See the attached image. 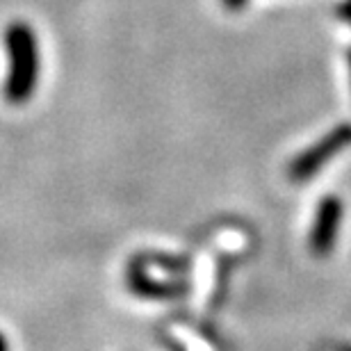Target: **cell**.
Listing matches in <instances>:
<instances>
[{
	"label": "cell",
	"instance_id": "obj_3",
	"mask_svg": "<svg viewBox=\"0 0 351 351\" xmlns=\"http://www.w3.org/2000/svg\"><path fill=\"white\" fill-rule=\"evenodd\" d=\"M342 217H345V208L338 196H324L315 213L311 233H308V247L311 254L317 258L328 256L338 244V235L342 228Z\"/></svg>",
	"mask_w": 351,
	"mask_h": 351
},
{
	"label": "cell",
	"instance_id": "obj_1",
	"mask_svg": "<svg viewBox=\"0 0 351 351\" xmlns=\"http://www.w3.org/2000/svg\"><path fill=\"white\" fill-rule=\"evenodd\" d=\"M5 46L10 53V71L5 82V98L14 105L27 103L39 80L37 39L30 25L14 23L5 32Z\"/></svg>",
	"mask_w": 351,
	"mask_h": 351
},
{
	"label": "cell",
	"instance_id": "obj_7",
	"mask_svg": "<svg viewBox=\"0 0 351 351\" xmlns=\"http://www.w3.org/2000/svg\"><path fill=\"white\" fill-rule=\"evenodd\" d=\"M0 351H10V340L3 333H0Z\"/></svg>",
	"mask_w": 351,
	"mask_h": 351
},
{
	"label": "cell",
	"instance_id": "obj_4",
	"mask_svg": "<svg viewBox=\"0 0 351 351\" xmlns=\"http://www.w3.org/2000/svg\"><path fill=\"white\" fill-rule=\"evenodd\" d=\"M125 278H128L130 290L135 292L137 297H144V299H178L189 290V285H185L182 280H178V283H167V280L151 278L144 256H137L135 261H130L128 276Z\"/></svg>",
	"mask_w": 351,
	"mask_h": 351
},
{
	"label": "cell",
	"instance_id": "obj_2",
	"mask_svg": "<svg viewBox=\"0 0 351 351\" xmlns=\"http://www.w3.org/2000/svg\"><path fill=\"white\" fill-rule=\"evenodd\" d=\"M351 144V123H340L326 132L319 142H315L313 146H308L306 151H301L297 158L292 160L287 167V176L294 182H306L313 176H317L326 167V162H331L335 156H340L342 151Z\"/></svg>",
	"mask_w": 351,
	"mask_h": 351
},
{
	"label": "cell",
	"instance_id": "obj_8",
	"mask_svg": "<svg viewBox=\"0 0 351 351\" xmlns=\"http://www.w3.org/2000/svg\"><path fill=\"white\" fill-rule=\"evenodd\" d=\"M349 71H351V51H349Z\"/></svg>",
	"mask_w": 351,
	"mask_h": 351
},
{
	"label": "cell",
	"instance_id": "obj_5",
	"mask_svg": "<svg viewBox=\"0 0 351 351\" xmlns=\"http://www.w3.org/2000/svg\"><path fill=\"white\" fill-rule=\"evenodd\" d=\"M247 3H249V0H221V5L226 7L228 12H240V10L247 7Z\"/></svg>",
	"mask_w": 351,
	"mask_h": 351
},
{
	"label": "cell",
	"instance_id": "obj_6",
	"mask_svg": "<svg viewBox=\"0 0 351 351\" xmlns=\"http://www.w3.org/2000/svg\"><path fill=\"white\" fill-rule=\"evenodd\" d=\"M338 16L345 19L347 23H351V0H342L340 7H338Z\"/></svg>",
	"mask_w": 351,
	"mask_h": 351
}]
</instances>
